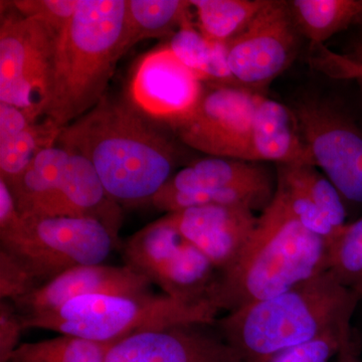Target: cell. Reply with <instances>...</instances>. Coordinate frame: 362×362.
Here are the masks:
<instances>
[{
  "label": "cell",
  "mask_w": 362,
  "mask_h": 362,
  "mask_svg": "<svg viewBox=\"0 0 362 362\" xmlns=\"http://www.w3.org/2000/svg\"><path fill=\"white\" fill-rule=\"evenodd\" d=\"M57 143L90 162L117 204L151 202L178 159L175 144L132 104L108 95L62 128Z\"/></svg>",
  "instance_id": "obj_1"
},
{
  "label": "cell",
  "mask_w": 362,
  "mask_h": 362,
  "mask_svg": "<svg viewBox=\"0 0 362 362\" xmlns=\"http://www.w3.org/2000/svg\"><path fill=\"white\" fill-rule=\"evenodd\" d=\"M361 301L325 270L282 294L226 313L214 324L243 361L259 362L328 333L351 329Z\"/></svg>",
  "instance_id": "obj_2"
},
{
  "label": "cell",
  "mask_w": 362,
  "mask_h": 362,
  "mask_svg": "<svg viewBox=\"0 0 362 362\" xmlns=\"http://www.w3.org/2000/svg\"><path fill=\"white\" fill-rule=\"evenodd\" d=\"M127 0H78L77 11L57 35L44 118L64 128L104 96L126 54Z\"/></svg>",
  "instance_id": "obj_3"
},
{
  "label": "cell",
  "mask_w": 362,
  "mask_h": 362,
  "mask_svg": "<svg viewBox=\"0 0 362 362\" xmlns=\"http://www.w3.org/2000/svg\"><path fill=\"white\" fill-rule=\"evenodd\" d=\"M326 246L275 192L246 246L232 265L218 272L209 301L230 313L282 294L326 270Z\"/></svg>",
  "instance_id": "obj_4"
},
{
  "label": "cell",
  "mask_w": 362,
  "mask_h": 362,
  "mask_svg": "<svg viewBox=\"0 0 362 362\" xmlns=\"http://www.w3.org/2000/svg\"><path fill=\"white\" fill-rule=\"evenodd\" d=\"M218 312L211 302L188 304L149 292L78 297L54 310L21 317L25 329L54 331L112 346L148 331L188 324L214 325Z\"/></svg>",
  "instance_id": "obj_5"
},
{
  "label": "cell",
  "mask_w": 362,
  "mask_h": 362,
  "mask_svg": "<svg viewBox=\"0 0 362 362\" xmlns=\"http://www.w3.org/2000/svg\"><path fill=\"white\" fill-rule=\"evenodd\" d=\"M122 246L108 226L93 218L20 216L0 230V250L25 269L37 289L75 267L104 264Z\"/></svg>",
  "instance_id": "obj_6"
},
{
  "label": "cell",
  "mask_w": 362,
  "mask_h": 362,
  "mask_svg": "<svg viewBox=\"0 0 362 362\" xmlns=\"http://www.w3.org/2000/svg\"><path fill=\"white\" fill-rule=\"evenodd\" d=\"M125 265L188 304L209 301L218 271L162 216L131 235L122 246Z\"/></svg>",
  "instance_id": "obj_7"
},
{
  "label": "cell",
  "mask_w": 362,
  "mask_h": 362,
  "mask_svg": "<svg viewBox=\"0 0 362 362\" xmlns=\"http://www.w3.org/2000/svg\"><path fill=\"white\" fill-rule=\"evenodd\" d=\"M276 187L277 177L259 162L211 156L173 175L151 202L168 214L206 204H243L262 213Z\"/></svg>",
  "instance_id": "obj_8"
},
{
  "label": "cell",
  "mask_w": 362,
  "mask_h": 362,
  "mask_svg": "<svg viewBox=\"0 0 362 362\" xmlns=\"http://www.w3.org/2000/svg\"><path fill=\"white\" fill-rule=\"evenodd\" d=\"M57 35L18 11L1 16L0 102L25 112L33 122L44 116Z\"/></svg>",
  "instance_id": "obj_9"
},
{
  "label": "cell",
  "mask_w": 362,
  "mask_h": 362,
  "mask_svg": "<svg viewBox=\"0 0 362 362\" xmlns=\"http://www.w3.org/2000/svg\"><path fill=\"white\" fill-rule=\"evenodd\" d=\"M262 94L238 86L204 90L194 113L173 124L178 139L211 157L251 160L255 114Z\"/></svg>",
  "instance_id": "obj_10"
},
{
  "label": "cell",
  "mask_w": 362,
  "mask_h": 362,
  "mask_svg": "<svg viewBox=\"0 0 362 362\" xmlns=\"http://www.w3.org/2000/svg\"><path fill=\"white\" fill-rule=\"evenodd\" d=\"M314 165L342 199L362 204V132L333 105L303 100L292 108Z\"/></svg>",
  "instance_id": "obj_11"
},
{
  "label": "cell",
  "mask_w": 362,
  "mask_h": 362,
  "mask_svg": "<svg viewBox=\"0 0 362 362\" xmlns=\"http://www.w3.org/2000/svg\"><path fill=\"white\" fill-rule=\"evenodd\" d=\"M299 35L288 2L266 0L247 28L226 44L237 84L258 93L273 82L294 61Z\"/></svg>",
  "instance_id": "obj_12"
},
{
  "label": "cell",
  "mask_w": 362,
  "mask_h": 362,
  "mask_svg": "<svg viewBox=\"0 0 362 362\" xmlns=\"http://www.w3.org/2000/svg\"><path fill=\"white\" fill-rule=\"evenodd\" d=\"M204 92L202 78L176 58L168 45L144 54L130 78L131 104L143 115L169 126L192 115Z\"/></svg>",
  "instance_id": "obj_13"
},
{
  "label": "cell",
  "mask_w": 362,
  "mask_h": 362,
  "mask_svg": "<svg viewBox=\"0 0 362 362\" xmlns=\"http://www.w3.org/2000/svg\"><path fill=\"white\" fill-rule=\"evenodd\" d=\"M255 213L243 204H206L163 218L221 272L232 265L252 237L259 220Z\"/></svg>",
  "instance_id": "obj_14"
},
{
  "label": "cell",
  "mask_w": 362,
  "mask_h": 362,
  "mask_svg": "<svg viewBox=\"0 0 362 362\" xmlns=\"http://www.w3.org/2000/svg\"><path fill=\"white\" fill-rule=\"evenodd\" d=\"M206 326L188 324L132 335L109 347L106 362H244Z\"/></svg>",
  "instance_id": "obj_15"
},
{
  "label": "cell",
  "mask_w": 362,
  "mask_h": 362,
  "mask_svg": "<svg viewBox=\"0 0 362 362\" xmlns=\"http://www.w3.org/2000/svg\"><path fill=\"white\" fill-rule=\"evenodd\" d=\"M151 286L146 278L126 265L78 266L13 304L21 316H30L54 310L76 298L98 294H144L149 293Z\"/></svg>",
  "instance_id": "obj_16"
},
{
  "label": "cell",
  "mask_w": 362,
  "mask_h": 362,
  "mask_svg": "<svg viewBox=\"0 0 362 362\" xmlns=\"http://www.w3.org/2000/svg\"><path fill=\"white\" fill-rule=\"evenodd\" d=\"M57 216L101 221L119 239L122 223L120 207L107 194L90 162L74 152H70L61 183L47 211V218Z\"/></svg>",
  "instance_id": "obj_17"
},
{
  "label": "cell",
  "mask_w": 362,
  "mask_h": 362,
  "mask_svg": "<svg viewBox=\"0 0 362 362\" xmlns=\"http://www.w3.org/2000/svg\"><path fill=\"white\" fill-rule=\"evenodd\" d=\"M251 160L314 165L294 112L263 95L255 114Z\"/></svg>",
  "instance_id": "obj_18"
},
{
  "label": "cell",
  "mask_w": 362,
  "mask_h": 362,
  "mask_svg": "<svg viewBox=\"0 0 362 362\" xmlns=\"http://www.w3.org/2000/svg\"><path fill=\"white\" fill-rule=\"evenodd\" d=\"M70 152L59 146L40 151L25 173L7 185L21 216L47 218L49 204L58 189Z\"/></svg>",
  "instance_id": "obj_19"
},
{
  "label": "cell",
  "mask_w": 362,
  "mask_h": 362,
  "mask_svg": "<svg viewBox=\"0 0 362 362\" xmlns=\"http://www.w3.org/2000/svg\"><path fill=\"white\" fill-rule=\"evenodd\" d=\"M192 9L187 0H127L126 52L141 40L173 37L194 23Z\"/></svg>",
  "instance_id": "obj_20"
},
{
  "label": "cell",
  "mask_w": 362,
  "mask_h": 362,
  "mask_svg": "<svg viewBox=\"0 0 362 362\" xmlns=\"http://www.w3.org/2000/svg\"><path fill=\"white\" fill-rule=\"evenodd\" d=\"M288 6L298 32L311 45H324L362 20V0H292Z\"/></svg>",
  "instance_id": "obj_21"
},
{
  "label": "cell",
  "mask_w": 362,
  "mask_h": 362,
  "mask_svg": "<svg viewBox=\"0 0 362 362\" xmlns=\"http://www.w3.org/2000/svg\"><path fill=\"white\" fill-rule=\"evenodd\" d=\"M168 45L176 58L194 71L202 82L213 81L240 87L228 66L226 45L206 39L194 23L180 28Z\"/></svg>",
  "instance_id": "obj_22"
},
{
  "label": "cell",
  "mask_w": 362,
  "mask_h": 362,
  "mask_svg": "<svg viewBox=\"0 0 362 362\" xmlns=\"http://www.w3.org/2000/svg\"><path fill=\"white\" fill-rule=\"evenodd\" d=\"M266 0H190L197 26L206 39L228 44L261 11Z\"/></svg>",
  "instance_id": "obj_23"
},
{
  "label": "cell",
  "mask_w": 362,
  "mask_h": 362,
  "mask_svg": "<svg viewBox=\"0 0 362 362\" xmlns=\"http://www.w3.org/2000/svg\"><path fill=\"white\" fill-rule=\"evenodd\" d=\"M59 133L61 128L44 119L18 134L0 139V180L13 185L40 151L54 146Z\"/></svg>",
  "instance_id": "obj_24"
},
{
  "label": "cell",
  "mask_w": 362,
  "mask_h": 362,
  "mask_svg": "<svg viewBox=\"0 0 362 362\" xmlns=\"http://www.w3.org/2000/svg\"><path fill=\"white\" fill-rule=\"evenodd\" d=\"M109 345L70 335L21 343L8 362H106Z\"/></svg>",
  "instance_id": "obj_25"
},
{
  "label": "cell",
  "mask_w": 362,
  "mask_h": 362,
  "mask_svg": "<svg viewBox=\"0 0 362 362\" xmlns=\"http://www.w3.org/2000/svg\"><path fill=\"white\" fill-rule=\"evenodd\" d=\"M326 270L362 300V218L346 223L327 243Z\"/></svg>",
  "instance_id": "obj_26"
},
{
  "label": "cell",
  "mask_w": 362,
  "mask_h": 362,
  "mask_svg": "<svg viewBox=\"0 0 362 362\" xmlns=\"http://www.w3.org/2000/svg\"><path fill=\"white\" fill-rule=\"evenodd\" d=\"M277 173L284 175L307 194L337 230L346 225V211L341 194L316 166L310 164H277Z\"/></svg>",
  "instance_id": "obj_27"
},
{
  "label": "cell",
  "mask_w": 362,
  "mask_h": 362,
  "mask_svg": "<svg viewBox=\"0 0 362 362\" xmlns=\"http://www.w3.org/2000/svg\"><path fill=\"white\" fill-rule=\"evenodd\" d=\"M308 62L313 70L326 77L356 81L362 90V33L342 52L325 45H311Z\"/></svg>",
  "instance_id": "obj_28"
},
{
  "label": "cell",
  "mask_w": 362,
  "mask_h": 362,
  "mask_svg": "<svg viewBox=\"0 0 362 362\" xmlns=\"http://www.w3.org/2000/svg\"><path fill=\"white\" fill-rule=\"evenodd\" d=\"M277 187L276 192L284 201L292 216L309 232L330 242L339 232L330 225L320 209L312 202L301 188L291 182L281 173H276Z\"/></svg>",
  "instance_id": "obj_29"
},
{
  "label": "cell",
  "mask_w": 362,
  "mask_h": 362,
  "mask_svg": "<svg viewBox=\"0 0 362 362\" xmlns=\"http://www.w3.org/2000/svg\"><path fill=\"white\" fill-rule=\"evenodd\" d=\"M9 4L21 16L42 21L58 35L77 11L78 0H14Z\"/></svg>",
  "instance_id": "obj_30"
},
{
  "label": "cell",
  "mask_w": 362,
  "mask_h": 362,
  "mask_svg": "<svg viewBox=\"0 0 362 362\" xmlns=\"http://www.w3.org/2000/svg\"><path fill=\"white\" fill-rule=\"evenodd\" d=\"M352 332H332L312 341L282 350L259 362H329L337 356L343 339Z\"/></svg>",
  "instance_id": "obj_31"
},
{
  "label": "cell",
  "mask_w": 362,
  "mask_h": 362,
  "mask_svg": "<svg viewBox=\"0 0 362 362\" xmlns=\"http://www.w3.org/2000/svg\"><path fill=\"white\" fill-rule=\"evenodd\" d=\"M37 289L30 274L11 255L0 250V298L16 303Z\"/></svg>",
  "instance_id": "obj_32"
},
{
  "label": "cell",
  "mask_w": 362,
  "mask_h": 362,
  "mask_svg": "<svg viewBox=\"0 0 362 362\" xmlns=\"http://www.w3.org/2000/svg\"><path fill=\"white\" fill-rule=\"evenodd\" d=\"M25 330L23 317L11 302L0 303V362H8L14 350L20 346L21 333Z\"/></svg>",
  "instance_id": "obj_33"
},
{
  "label": "cell",
  "mask_w": 362,
  "mask_h": 362,
  "mask_svg": "<svg viewBox=\"0 0 362 362\" xmlns=\"http://www.w3.org/2000/svg\"><path fill=\"white\" fill-rule=\"evenodd\" d=\"M32 123L35 122L18 107L0 102V139L18 134Z\"/></svg>",
  "instance_id": "obj_34"
},
{
  "label": "cell",
  "mask_w": 362,
  "mask_h": 362,
  "mask_svg": "<svg viewBox=\"0 0 362 362\" xmlns=\"http://www.w3.org/2000/svg\"><path fill=\"white\" fill-rule=\"evenodd\" d=\"M20 218L13 195L4 180H0V230L13 225Z\"/></svg>",
  "instance_id": "obj_35"
},
{
  "label": "cell",
  "mask_w": 362,
  "mask_h": 362,
  "mask_svg": "<svg viewBox=\"0 0 362 362\" xmlns=\"http://www.w3.org/2000/svg\"><path fill=\"white\" fill-rule=\"evenodd\" d=\"M335 358V362H362L361 347L354 337V330L343 339Z\"/></svg>",
  "instance_id": "obj_36"
}]
</instances>
